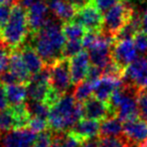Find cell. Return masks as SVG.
Wrapping results in <instances>:
<instances>
[{
    "label": "cell",
    "instance_id": "obj_39",
    "mask_svg": "<svg viewBox=\"0 0 147 147\" xmlns=\"http://www.w3.org/2000/svg\"><path fill=\"white\" fill-rule=\"evenodd\" d=\"M39 0H20L18 2V4H20L23 8L28 9L29 7H31L32 5H34L36 2H38Z\"/></svg>",
    "mask_w": 147,
    "mask_h": 147
},
{
    "label": "cell",
    "instance_id": "obj_10",
    "mask_svg": "<svg viewBox=\"0 0 147 147\" xmlns=\"http://www.w3.org/2000/svg\"><path fill=\"white\" fill-rule=\"evenodd\" d=\"M36 138V133L28 128L14 129L3 133L0 137V147H32Z\"/></svg>",
    "mask_w": 147,
    "mask_h": 147
},
{
    "label": "cell",
    "instance_id": "obj_37",
    "mask_svg": "<svg viewBox=\"0 0 147 147\" xmlns=\"http://www.w3.org/2000/svg\"><path fill=\"white\" fill-rule=\"evenodd\" d=\"M82 147H100V138L98 136L87 139L82 142Z\"/></svg>",
    "mask_w": 147,
    "mask_h": 147
},
{
    "label": "cell",
    "instance_id": "obj_12",
    "mask_svg": "<svg viewBox=\"0 0 147 147\" xmlns=\"http://www.w3.org/2000/svg\"><path fill=\"white\" fill-rule=\"evenodd\" d=\"M90 63V57L86 51H82L77 55L69 59L71 82L75 86L86 80L88 71L91 67Z\"/></svg>",
    "mask_w": 147,
    "mask_h": 147
},
{
    "label": "cell",
    "instance_id": "obj_36",
    "mask_svg": "<svg viewBox=\"0 0 147 147\" xmlns=\"http://www.w3.org/2000/svg\"><path fill=\"white\" fill-rule=\"evenodd\" d=\"M7 106H8V101H7L5 86L0 82V112L6 110Z\"/></svg>",
    "mask_w": 147,
    "mask_h": 147
},
{
    "label": "cell",
    "instance_id": "obj_19",
    "mask_svg": "<svg viewBox=\"0 0 147 147\" xmlns=\"http://www.w3.org/2000/svg\"><path fill=\"white\" fill-rule=\"evenodd\" d=\"M20 53L23 61L31 76L38 74L45 67V61L39 57V55L31 45H23L22 49H20Z\"/></svg>",
    "mask_w": 147,
    "mask_h": 147
},
{
    "label": "cell",
    "instance_id": "obj_20",
    "mask_svg": "<svg viewBox=\"0 0 147 147\" xmlns=\"http://www.w3.org/2000/svg\"><path fill=\"white\" fill-rule=\"evenodd\" d=\"M123 125L122 121L116 116L107 117L100 124L99 137H122Z\"/></svg>",
    "mask_w": 147,
    "mask_h": 147
},
{
    "label": "cell",
    "instance_id": "obj_6",
    "mask_svg": "<svg viewBox=\"0 0 147 147\" xmlns=\"http://www.w3.org/2000/svg\"><path fill=\"white\" fill-rule=\"evenodd\" d=\"M115 39L106 36L102 32L98 39L88 49L91 65L104 69L112 61V47Z\"/></svg>",
    "mask_w": 147,
    "mask_h": 147
},
{
    "label": "cell",
    "instance_id": "obj_41",
    "mask_svg": "<svg viewBox=\"0 0 147 147\" xmlns=\"http://www.w3.org/2000/svg\"><path fill=\"white\" fill-rule=\"evenodd\" d=\"M4 47V43L2 42V40H1V39H0V49H1V47Z\"/></svg>",
    "mask_w": 147,
    "mask_h": 147
},
{
    "label": "cell",
    "instance_id": "obj_8",
    "mask_svg": "<svg viewBox=\"0 0 147 147\" xmlns=\"http://www.w3.org/2000/svg\"><path fill=\"white\" fill-rule=\"evenodd\" d=\"M102 12L93 3H88L77 11L76 15L71 21L80 23L88 31H101L103 27Z\"/></svg>",
    "mask_w": 147,
    "mask_h": 147
},
{
    "label": "cell",
    "instance_id": "obj_42",
    "mask_svg": "<svg viewBox=\"0 0 147 147\" xmlns=\"http://www.w3.org/2000/svg\"><path fill=\"white\" fill-rule=\"evenodd\" d=\"M13 1H14V4H16V3H18L20 0H13Z\"/></svg>",
    "mask_w": 147,
    "mask_h": 147
},
{
    "label": "cell",
    "instance_id": "obj_4",
    "mask_svg": "<svg viewBox=\"0 0 147 147\" xmlns=\"http://www.w3.org/2000/svg\"><path fill=\"white\" fill-rule=\"evenodd\" d=\"M134 12L135 10L129 0H119L105 12L101 32L116 39L123 27L132 19Z\"/></svg>",
    "mask_w": 147,
    "mask_h": 147
},
{
    "label": "cell",
    "instance_id": "obj_22",
    "mask_svg": "<svg viewBox=\"0 0 147 147\" xmlns=\"http://www.w3.org/2000/svg\"><path fill=\"white\" fill-rule=\"evenodd\" d=\"M14 129L19 128L16 117H15L12 109L9 108L0 112V134L14 130Z\"/></svg>",
    "mask_w": 147,
    "mask_h": 147
},
{
    "label": "cell",
    "instance_id": "obj_16",
    "mask_svg": "<svg viewBox=\"0 0 147 147\" xmlns=\"http://www.w3.org/2000/svg\"><path fill=\"white\" fill-rule=\"evenodd\" d=\"M9 71L15 77L17 82L20 83V84L27 85L32 78V76L30 75V73L27 69L26 65H25L24 61L22 59L20 49H11Z\"/></svg>",
    "mask_w": 147,
    "mask_h": 147
},
{
    "label": "cell",
    "instance_id": "obj_31",
    "mask_svg": "<svg viewBox=\"0 0 147 147\" xmlns=\"http://www.w3.org/2000/svg\"><path fill=\"white\" fill-rule=\"evenodd\" d=\"M136 49L142 55L147 53V33L143 31H139L133 38Z\"/></svg>",
    "mask_w": 147,
    "mask_h": 147
},
{
    "label": "cell",
    "instance_id": "obj_25",
    "mask_svg": "<svg viewBox=\"0 0 147 147\" xmlns=\"http://www.w3.org/2000/svg\"><path fill=\"white\" fill-rule=\"evenodd\" d=\"M92 94H93V84L91 82H89V81L85 80L75 86L73 96L75 97V99L78 102L83 104L88 99H90Z\"/></svg>",
    "mask_w": 147,
    "mask_h": 147
},
{
    "label": "cell",
    "instance_id": "obj_9",
    "mask_svg": "<svg viewBox=\"0 0 147 147\" xmlns=\"http://www.w3.org/2000/svg\"><path fill=\"white\" fill-rule=\"evenodd\" d=\"M137 57V49L133 39H115L112 47V61L123 69Z\"/></svg>",
    "mask_w": 147,
    "mask_h": 147
},
{
    "label": "cell",
    "instance_id": "obj_29",
    "mask_svg": "<svg viewBox=\"0 0 147 147\" xmlns=\"http://www.w3.org/2000/svg\"><path fill=\"white\" fill-rule=\"evenodd\" d=\"M47 126L49 124L47 122V119L38 118V117H31L27 124V128L30 129L34 133H38V134L43 131H47Z\"/></svg>",
    "mask_w": 147,
    "mask_h": 147
},
{
    "label": "cell",
    "instance_id": "obj_28",
    "mask_svg": "<svg viewBox=\"0 0 147 147\" xmlns=\"http://www.w3.org/2000/svg\"><path fill=\"white\" fill-rule=\"evenodd\" d=\"M11 57V49L7 47H3L0 49V76L2 74L9 71Z\"/></svg>",
    "mask_w": 147,
    "mask_h": 147
},
{
    "label": "cell",
    "instance_id": "obj_23",
    "mask_svg": "<svg viewBox=\"0 0 147 147\" xmlns=\"http://www.w3.org/2000/svg\"><path fill=\"white\" fill-rule=\"evenodd\" d=\"M85 27L80 23L75 21H69V22L63 23V32L65 37L67 40L71 39H83L85 35Z\"/></svg>",
    "mask_w": 147,
    "mask_h": 147
},
{
    "label": "cell",
    "instance_id": "obj_27",
    "mask_svg": "<svg viewBox=\"0 0 147 147\" xmlns=\"http://www.w3.org/2000/svg\"><path fill=\"white\" fill-rule=\"evenodd\" d=\"M100 147H131L124 135L122 137H99Z\"/></svg>",
    "mask_w": 147,
    "mask_h": 147
},
{
    "label": "cell",
    "instance_id": "obj_18",
    "mask_svg": "<svg viewBox=\"0 0 147 147\" xmlns=\"http://www.w3.org/2000/svg\"><path fill=\"white\" fill-rule=\"evenodd\" d=\"M49 7L55 16L63 23L71 21L77 13V8L69 0H51Z\"/></svg>",
    "mask_w": 147,
    "mask_h": 147
},
{
    "label": "cell",
    "instance_id": "obj_2",
    "mask_svg": "<svg viewBox=\"0 0 147 147\" xmlns=\"http://www.w3.org/2000/svg\"><path fill=\"white\" fill-rule=\"evenodd\" d=\"M84 117L83 104L71 95H63L51 108L47 121L51 129L55 132L69 131Z\"/></svg>",
    "mask_w": 147,
    "mask_h": 147
},
{
    "label": "cell",
    "instance_id": "obj_11",
    "mask_svg": "<svg viewBox=\"0 0 147 147\" xmlns=\"http://www.w3.org/2000/svg\"><path fill=\"white\" fill-rule=\"evenodd\" d=\"M123 135L131 147H138L147 140V121L139 117L124 122Z\"/></svg>",
    "mask_w": 147,
    "mask_h": 147
},
{
    "label": "cell",
    "instance_id": "obj_7",
    "mask_svg": "<svg viewBox=\"0 0 147 147\" xmlns=\"http://www.w3.org/2000/svg\"><path fill=\"white\" fill-rule=\"evenodd\" d=\"M122 81L139 92L147 91V57H136L126 67Z\"/></svg>",
    "mask_w": 147,
    "mask_h": 147
},
{
    "label": "cell",
    "instance_id": "obj_5",
    "mask_svg": "<svg viewBox=\"0 0 147 147\" xmlns=\"http://www.w3.org/2000/svg\"><path fill=\"white\" fill-rule=\"evenodd\" d=\"M49 67L51 69V88L55 93L63 97L73 84L71 67H69V59L61 57Z\"/></svg>",
    "mask_w": 147,
    "mask_h": 147
},
{
    "label": "cell",
    "instance_id": "obj_34",
    "mask_svg": "<svg viewBox=\"0 0 147 147\" xmlns=\"http://www.w3.org/2000/svg\"><path fill=\"white\" fill-rule=\"evenodd\" d=\"M118 1L119 0H92L91 3H93L101 12H106Z\"/></svg>",
    "mask_w": 147,
    "mask_h": 147
},
{
    "label": "cell",
    "instance_id": "obj_21",
    "mask_svg": "<svg viewBox=\"0 0 147 147\" xmlns=\"http://www.w3.org/2000/svg\"><path fill=\"white\" fill-rule=\"evenodd\" d=\"M7 101L10 107L20 106L24 104L27 98V85L16 83V84L5 86Z\"/></svg>",
    "mask_w": 147,
    "mask_h": 147
},
{
    "label": "cell",
    "instance_id": "obj_24",
    "mask_svg": "<svg viewBox=\"0 0 147 147\" xmlns=\"http://www.w3.org/2000/svg\"><path fill=\"white\" fill-rule=\"evenodd\" d=\"M26 108L28 110L31 117H38V118L47 119L51 111V107L47 105L45 102H39V101L29 100L25 103Z\"/></svg>",
    "mask_w": 147,
    "mask_h": 147
},
{
    "label": "cell",
    "instance_id": "obj_13",
    "mask_svg": "<svg viewBox=\"0 0 147 147\" xmlns=\"http://www.w3.org/2000/svg\"><path fill=\"white\" fill-rule=\"evenodd\" d=\"M84 117L93 120H104L107 117L115 116L108 102H103L97 98H90L83 104Z\"/></svg>",
    "mask_w": 147,
    "mask_h": 147
},
{
    "label": "cell",
    "instance_id": "obj_33",
    "mask_svg": "<svg viewBox=\"0 0 147 147\" xmlns=\"http://www.w3.org/2000/svg\"><path fill=\"white\" fill-rule=\"evenodd\" d=\"M138 106L140 117L147 121V91H142L138 95Z\"/></svg>",
    "mask_w": 147,
    "mask_h": 147
},
{
    "label": "cell",
    "instance_id": "obj_15",
    "mask_svg": "<svg viewBox=\"0 0 147 147\" xmlns=\"http://www.w3.org/2000/svg\"><path fill=\"white\" fill-rule=\"evenodd\" d=\"M122 79L103 75L97 82L93 84V94L95 98L103 102H109L113 92L117 88H119L122 85Z\"/></svg>",
    "mask_w": 147,
    "mask_h": 147
},
{
    "label": "cell",
    "instance_id": "obj_1",
    "mask_svg": "<svg viewBox=\"0 0 147 147\" xmlns=\"http://www.w3.org/2000/svg\"><path fill=\"white\" fill-rule=\"evenodd\" d=\"M53 16L39 30L30 33L32 47L45 61V65H51L63 57L65 37L63 32V23Z\"/></svg>",
    "mask_w": 147,
    "mask_h": 147
},
{
    "label": "cell",
    "instance_id": "obj_14",
    "mask_svg": "<svg viewBox=\"0 0 147 147\" xmlns=\"http://www.w3.org/2000/svg\"><path fill=\"white\" fill-rule=\"evenodd\" d=\"M49 5L39 0L34 5L27 9V19H28V26L30 33H34L41 28L47 23L49 15Z\"/></svg>",
    "mask_w": 147,
    "mask_h": 147
},
{
    "label": "cell",
    "instance_id": "obj_35",
    "mask_svg": "<svg viewBox=\"0 0 147 147\" xmlns=\"http://www.w3.org/2000/svg\"><path fill=\"white\" fill-rule=\"evenodd\" d=\"M102 76H103V69H100V67H95V65H91L90 69H89V71H88V75H87L86 80L89 81V82H91L92 84H94V83L97 82Z\"/></svg>",
    "mask_w": 147,
    "mask_h": 147
},
{
    "label": "cell",
    "instance_id": "obj_26",
    "mask_svg": "<svg viewBox=\"0 0 147 147\" xmlns=\"http://www.w3.org/2000/svg\"><path fill=\"white\" fill-rule=\"evenodd\" d=\"M84 45H83L82 39H71L67 40L65 43V47L63 49V57H67V59H71V57L77 55L79 53L83 51Z\"/></svg>",
    "mask_w": 147,
    "mask_h": 147
},
{
    "label": "cell",
    "instance_id": "obj_32",
    "mask_svg": "<svg viewBox=\"0 0 147 147\" xmlns=\"http://www.w3.org/2000/svg\"><path fill=\"white\" fill-rule=\"evenodd\" d=\"M12 6L11 5H0V31L7 24L10 18Z\"/></svg>",
    "mask_w": 147,
    "mask_h": 147
},
{
    "label": "cell",
    "instance_id": "obj_40",
    "mask_svg": "<svg viewBox=\"0 0 147 147\" xmlns=\"http://www.w3.org/2000/svg\"><path fill=\"white\" fill-rule=\"evenodd\" d=\"M138 147H147V140H145L143 143H141V144L139 145Z\"/></svg>",
    "mask_w": 147,
    "mask_h": 147
},
{
    "label": "cell",
    "instance_id": "obj_30",
    "mask_svg": "<svg viewBox=\"0 0 147 147\" xmlns=\"http://www.w3.org/2000/svg\"><path fill=\"white\" fill-rule=\"evenodd\" d=\"M32 147H53V133L49 131L39 133Z\"/></svg>",
    "mask_w": 147,
    "mask_h": 147
},
{
    "label": "cell",
    "instance_id": "obj_17",
    "mask_svg": "<svg viewBox=\"0 0 147 147\" xmlns=\"http://www.w3.org/2000/svg\"><path fill=\"white\" fill-rule=\"evenodd\" d=\"M76 137H78L81 141H85L87 139L98 137L100 133V124L97 120L88 118H82L79 120L73 128L69 130Z\"/></svg>",
    "mask_w": 147,
    "mask_h": 147
},
{
    "label": "cell",
    "instance_id": "obj_38",
    "mask_svg": "<svg viewBox=\"0 0 147 147\" xmlns=\"http://www.w3.org/2000/svg\"><path fill=\"white\" fill-rule=\"evenodd\" d=\"M140 28L141 31L147 33V8L140 13Z\"/></svg>",
    "mask_w": 147,
    "mask_h": 147
},
{
    "label": "cell",
    "instance_id": "obj_3",
    "mask_svg": "<svg viewBox=\"0 0 147 147\" xmlns=\"http://www.w3.org/2000/svg\"><path fill=\"white\" fill-rule=\"evenodd\" d=\"M28 30L27 11L20 4L16 3L12 6L7 24L0 31V39L8 49H19V47L24 43Z\"/></svg>",
    "mask_w": 147,
    "mask_h": 147
}]
</instances>
